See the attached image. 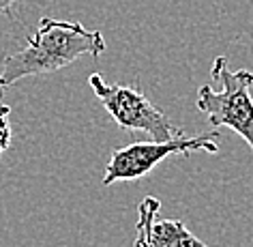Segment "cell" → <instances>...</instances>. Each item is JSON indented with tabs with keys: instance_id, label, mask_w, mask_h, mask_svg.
Wrapping results in <instances>:
<instances>
[{
	"instance_id": "obj_4",
	"label": "cell",
	"mask_w": 253,
	"mask_h": 247,
	"mask_svg": "<svg viewBox=\"0 0 253 247\" xmlns=\"http://www.w3.org/2000/svg\"><path fill=\"white\" fill-rule=\"evenodd\" d=\"M217 129L202 134L198 138H178L168 142H135L123 148H114L112 157L105 166L103 185H114L120 181H137L146 176L157 163L172 155H191L195 150L204 153H219L217 144Z\"/></svg>"
},
{
	"instance_id": "obj_6",
	"label": "cell",
	"mask_w": 253,
	"mask_h": 247,
	"mask_svg": "<svg viewBox=\"0 0 253 247\" xmlns=\"http://www.w3.org/2000/svg\"><path fill=\"white\" fill-rule=\"evenodd\" d=\"M161 208V202L155 198V196H146L140 206H137V224H135V245L133 247H153L148 239V230L153 219L157 217Z\"/></svg>"
},
{
	"instance_id": "obj_1",
	"label": "cell",
	"mask_w": 253,
	"mask_h": 247,
	"mask_svg": "<svg viewBox=\"0 0 253 247\" xmlns=\"http://www.w3.org/2000/svg\"><path fill=\"white\" fill-rule=\"evenodd\" d=\"M105 52V39L99 30H86L80 22L43 17L26 46L7 56L0 69V99L4 88L33 75H47L73 65L80 56L97 58Z\"/></svg>"
},
{
	"instance_id": "obj_8",
	"label": "cell",
	"mask_w": 253,
	"mask_h": 247,
	"mask_svg": "<svg viewBox=\"0 0 253 247\" xmlns=\"http://www.w3.org/2000/svg\"><path fill=\"white\" fill-rule=\"evenodd\" d=\"M15 0H0V15H13Z\"/></svg>"
},
{
	"instance_id": "obj_2",
	"label": "cell",
	"mask_w": 253,
	"mask_h": 247,
	"mask_svg": "<svg viewBox=\"0 0 253 247\" xmlns=\"http://www.w3.org/2000/svg\"><path fill=\"white\" fill-rule=\"evenodd\" d=\"M211 78L221 82V91H214L208 84L200 86L195 107L206 114L208 123L214 129L230 127L253 150V71L249 69L232 71L225 56H217L211 69Z\"/></svg>"
},
{
	"instance_id": "obj_5",
	"label": "cell",
	"mask_w": 253,
	"mask_h": 247,
	"mask_svg": "<svg viewBox=\"0 0 253 247\" xmlns=\"http://www.w3.org/2000/svg\"><path fill=\"white\" fill-rule=\"evenodd\" d=\"M153 247H208L180 219H153L148 230Z\"/></svg>"
},
{
	"instance_id": "obj_3",
	"label": "cell",
	"mask_w": 253,
	"mask_h": 247,
	"mask_svg": "<svg viewBox=\"0 0 253 247\" xmlns=\"http://www.w3.org/2000/svg\"><path fill=\"white\" fill-rule=\"evenodd\" d=\"M88 84L120 129L144 131L153 142L185 138V131L174 125L159 107H155L153 101L140 91V86L107 84L101 73H92L88 78Z\"/></svg>"
},
{
	"instance_id": "obj_7",
	"label": "cell",
	"mask_w": 253,
	"mask_h": 247,
	"mask_svg": "<svg viewBox=\"0 0 253 247\" xmlns=\"http://www.w3.org/2000/svg\"><path fill=\"white\" fill-rule=\"evenodd\" d=\"M9 114H11V107L0 103V155L11 147V138H13L11 123H9Z\"/></svg>"
}]
</instances>
